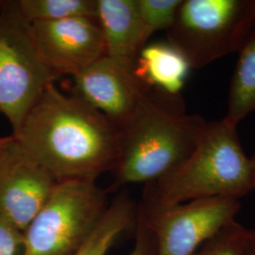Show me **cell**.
<instances>
[{
	"label": "cell",
	"instance_id": "cell-8",
	"mask_svg": "<svg viewBox=\"0 0 255 255\" xmlns=\"http://www.w3.org/2000/svg\"><path fill=\"white\" fill-rule=\"evenodd\" d=\"M57 182L10 135L0 150V217L24 232Z\"/></svg>",
	"mask_w": 255,
	"mask_h": 255
},
{
	"label": "cell",
	"instance_id": "cell-5",
	"mask_svg": "<svg viewBox=\"0 0 255 255\" xmlns=\"http://www.w3.org/2000/svg\"><path fill=\"white\" fill-rule=\"evenodd\" d=\"M96 182H57L28 224L24 255H74L91 237L109 203Z\"/></svg>",
	"mask_w": 255,
	"mask_h": 255
},
{
	"label": "cell",
	"instance_id": "cell-19",
	"mask_svg": "<svg viewBox=\"0 0 255 255\" xmlns=\"http://www.w3.org/2000/svg\"><path fill=\"white\" fill-rule=\"evenodd\" d=\"M134 233V245L128 255H156L154 237L139 214Z\"/></svg>",
	"mask_w": 255,
	"mask_h": 255
},
{
	"label": "cell",
	"instance_id": "cell-1",
	"mask_svg": "<svg viewBox=\"0 0 255 255\" xmlns=\"http://www.w3.org/2000/svg\"><path fill=\"white\" fill-rule=\"evenodd\" d=\"M57 182H96L113 172L120 154V129L75 94L49 83L12 135Z\"/></svg>",
	"mask_w": 255,
	"mask_h": 255
},
{
	"label": "cell",
	"instance_id": "cell-21",
	"mask_svg": "<svg viewBox=\"0 0 255 255\" xmlns=\"http://www.w3.org/2000/svg\"><path fill=\"white\" fill-rule=\"evenodd\" d=\"M9 136L8 137H0V150L4 147V146L7 144V142L9 141Z\"/></svg>",
	"mask_w": 255,
	"mask_h": 255
},
{
	"label": "cell",
	"instance_id": "cell-4",
	"mask_svg": "<svg viewBox=\"0 0 255 255\" xmlns=\"http://www.w3.org/2000/svg\"><path fill=\"white\" fill-rule=\"evenodd\" d=\"M255 27V0H182L167 42L193 68L238 52Z\"/></svg>",
	"mask_w": 255,
	"mask_h": 255
},
{
	"label": "cell",
	"instance_id": "cell-13",
	"mask_svg": "<svg viewBox=\"0 0 255 255\" xmlns=\"http://www.w3.org/2000/svg\"><path fill=\"white\" fill-rule=\"evenodd\" d=\"M138 204L127 194L111 201L91 237L74 255H107L123 234L136 228Z\"/></svg>",
	"mask_w": 255,
	"mask_h": 255
},
{
	"label": "cell",
	"instance_id": "cell-15",
	"mask_svg": "<svg viewBox=\"0 0 255 255\" xmlns=\"http://www.w3.org/2000/svg\"><path fill=\"white\" fill-rule=\"evenodd\" d=\"M18 4L30 23L98 16V0H18Z\"/></svg>",
	"mask_w": 255,
	"mask_h": 255
},
{
	"label": "cell",
	"instance_id": "cell-12",
	"mask_svg": "<svg viewBox=\"0 0 255 255\" xmlns=\"http://www.w3.org/2000/svg\"><path fill=\"white\" fill-rule=\"evenodd\" d=\"M192 68L168 42L146 44L137 57L133 73L145 85L171 96L181 95Z\"/></svg>",
	"mask_w": 255,
	"mask_h": 255
},
{
	"label": "cell",
	"instance_id": "cell-18",
	"mask_svg": "<svg viewBox=\"0 0 255 255\" xmlns=\"http://www.w3.org/2000/svg\"><path fill=\"white\" fill-rule=\"evenodd\" d=\"M0 255H24L23 232L2 217H0Z\"/></svg>",
	"mask_w": 255,
	"mask_h": 255
},
{
	"label": "cell",
	"instance_id": "cell-20",
	"mask_svg": "<svg viewBox=\"0 0 255 255\" xmlns=\"http://www.w3.org/2000/svg\"><path fill=\"white\" fill-rule=\"evenodd\" d=\"M251 165H252V177H253V188L255 191V153L252 157H250Z\"/></svg>",
	"mask_w": 255,
	"mask_h": 255
},
{
	"label": "cell",
	"instance_id": "cell-16",
	"mask_svg": "<svg viewBox=\"0 0 255 255\" xmlns=\"http://www.w3.org/2000/svg\"><path fill=\"white\" fill-rule=\"evenodd\" d=\"M194 255H254V230L234 220L208 239Z\"/></svg>",
	"mask_w": 255,
	"mask_h": 255
},
{
	"label": "cell",
	"instance_id": "cell-9",
	"mask_svg": "<svg viewBox=\"0 0 255 255\" xmlns=\"http://www.w3.org/2000/svg\"><path fill=\"white\" fill-rule=\"evenodd\" d=\"M30 24L37 52L56 78L75 77L106 55L97 19L78 17Z\"/></svg>",
	"mask_w": 255,
	"mask_h": 255
},
{
	"label": "cell",
	"instance_id": "cell-11",
	"mask_svg": "<svg viewBox=\"0 0 255 255\" xmlns=\"http://www.w3.org/2000/svg\"><path fill=\"white\" fill-rule=\"evenodd\" d=\"M98 23L106 56L129 69L148 41L136 0H98Z\"/></svg>",
	"mask_w": 255,
	"mask_h": 255
},
{
	"label": "cell",
	"instance_id": "cell-7",
	"mask_svg": "<svg viewBox=\"0 0 255 255\" xmlns=\"http://www.w3.org/2000/svg\"><path fill=\"white\" fill-rule=\"evenodd\" d=\"M240 209V200L231 198L138 204L139 217L154 237L156 255H194L219 230L237 220Z\"/></svg>",
	"mask_w": 255,
	"mask_h": 255
},
{
	"label": "cell",
	"instance_id": "cell-10",
	"mask_svg": "<svg viewBox=\"0 0 255 255\" xmlns=\"http://www.w3.org/2000/svg\"><path fill=\"white\" fill-rule=\"evenodd\" d=\"M74 78L73 94L120 128L135 112L149 88L129 69L106 55Z\"/></svg>",
	"mask_w": 255,
	"mask_h": 255
},
{
	"label": "cell",
	"instance_id": "cell-17",
	"mask_svg": "<svg viewBox=\"0 0 255 255\" xmlns=\"http://www.w3.org/2000/svg\"><path fill=\"white\" fill-rule=\"evenodd\" d=\"M182 0H136L137 8L148 39L158 30H167L175 21Z\"/></svg>",
	"mask_w": 255,
	"mask_h": 255
},
{
	"label": "cell",
	"instance_id": "cell-2",
	"mask_svg": "<svg viewBox=\"0 0 255 255\" xmlns=\"http://www.w3.org/2000/svg\"><path fill=\"white\" fill-rule=\"evenodd\" d=\"M207 121L188 114L181 95L148 88L120 128V154L108 193L131 183L148 184L172 172L191 155Z\"/></svg>",
	"mask_w": 255,
	"mask_h": 255
},
{
	"label": "cell",
	"instance_id": "cell-14",
	"mask_svg": "<svg viewBox=\"0 0 255 255\" xmlns=\"http://www.w3.org/2000/svg\"><path fill=\"white\" fill-rule=\"evenodd\" d=\"M238 54L230 84L227 113L223 118L237 127L255 111V27Z\"/></svg>",
	"mask_w": 255,
	"mask_h": 255
},
{
	"label": "cell",
	"instance_id": "cell-6",
	"mask_svg": "<svg viewBox=\"0 0 255 255\" xmlns=\"http://www.w3.org/2000/svg\"><path fill=\"white\" fill-rule=\"evenodd\" d=\"M53 73L43 63L18 0L0 1V113L18 133Z\"/></svg>",
	"mask_w": 255,
	"mask_h": 255
},
{
	"label": "cell",
	"instance_id": "cell-3",
	"mask_svg": "<svg viewBox=\"0 0 255 255\" xmlns=\"http://www.w3.org/2000/svg\"><path fill=\"white\" fill-rule=\"evenodd\" d=\"M237 128L224 119L207 122L191 155L172 172L146 184L141 202L173 205L211 198L241 200L254 191L251 160Z\"/></svg>",
	"mask_w": 255,
	"mask_h": 255
},
{
	"label": "cell",
	"instance_id": "cell-22",
	"mask_svg": "<svg viewBox=\"0 0 255 255\" xmlns=\"http://www.w3.org/2000/svg\"><path fill=\"white\" fill-rule=\"evenodd\" d=\"M254 255H255V230H254Z\"/></svg>",
	"mask_w": 255,
	"mask_h": 255
}]
</instances>
